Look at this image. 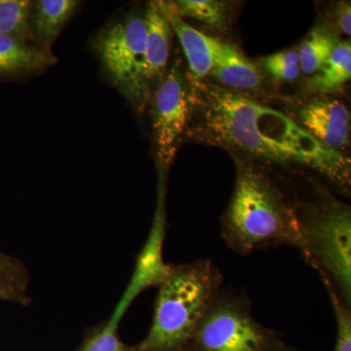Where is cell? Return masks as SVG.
Instances as JSON below:
<instances>
[{"instance_id":"1","label":"cell","mask_w":351,"mask_h":351,"mask_svg":"<svg viewBox=\"0 0 351 351\" xmlns=\"http://www.w3.org/2000/svg\"><path fill=\"white\" fill-rule=\"evenodd\" d=\"M193 85L189 104L199 115L195 131L200 140L267 162L309 168L339 189H350V159L321 144L286 113L219 85Z\"/></svg>"},{"instance_id":"2","label":"cell","mask_w":351,"mask_h":351,"mask_svg":"<svg viewBox=\"0 0 351 351\" xmlns=\"http://www.w3.org/2000/svg\"><path fill=\"white\" fill-rule=\"evenodd\" d=\"M221 235L228 248L242 256L281 245L302 249L294 208L267 177L247 165L237 167Z\"/></svg>"},{"instance_id":"3","label":"cell","mask_w":351,"mask_h":351,"mask_svg":"<svg viewBox=\"0 0 351 351\" xmlns=\"http://www.w3.org/2000/svg\"><path fill=\"white\" fill-rule=\"evenodd\" d=\"M223 277L210 260L172 265L159 285L154 319L137 351H186L205 313L221 291Z\"/></svg>"},{"instance_id":"4","label":"cell","mask_w":351,"mask_h":351,"mask_svg":"<svg viewBox=\"0 0 351 351\" xmlns=\"http://www.w3.org/2000/svg\"><path fill=\"white\" fill-rule=\"evenodd\" d=\"M302 257L331 286L346 306L351 304V211L327 191L295 204Z\"/></svg>"},{"instance_id":"5","label":"cell","mask_w":351,"mask_h":351,"mask_svg":"<svg viewBox=\"0 0 351 351\" xmlns=\"http://www.w3.org/2000/svg\"><path fill=\"white\" fill-rule=\"evenodd\" d=\"M186 351H293L280 335L252 314L246 295L221 291L205 313Z\"/></svg>"},{"instance_id":"6","label":"cell","mask_w":351,"mask_h":351,"mask_svg":"<svg viewBox=\"0 0 351 351\" xmlns=\"http://www.w3.org/2000/svg\"><path fill=\"white\" fill-rule=\"evenodd\" d=\"M144 17L128 16L99 36L97 50L108 76L120 93L142 112L151 95L145 76Z\"/></svg>"},{"instance_id":"7","label":"cell","mask_w":351,"mask_h":351,"mask_svg":"<svg viewBox=\"0 0 351 351\" xmlns=\"http://www.w3.org/2000/svg\"><path fill=\"white\" fill-rule=\"evenodd\" d=\"M191 115L189 95L180 64L174 62L166 71L152 101V126L158 168L167 169Z\"/></svg>"},{"instance_id":"8","label":"cell","mask_w":351,"mask_h":351,"mask_svg":"<svg viewBox=\"0 0 351 351\" xmlns=\"http://www.w3.org/2000/svg\"><path fill=\"white\" fill-rule=\"evenodd\" d=\"M166 182L167 170L159 168L156 208L151 233L138 256L131 282L110 320L117 324H119L120 318L125 313L129 304L142 291L152 286L161 285L169 276L172 265H166L162 257L166 232Z\"/></svg>"},{"instance_id":"9","label":"cell","mask_w":351,"mask_h":351,"mask_svg":"<svg viewBox=\"0 0 351 351\" xmlns=\"http://www.w3.org/2000/svg\"><path fill=\"white\" fill-rule=\"evenodd\" d=\"M300 125L332 151L339 152L350 145V113L338 100L309 101L300 112Z\"/></svg>"},{"instance_id":"10","label":"cell","mask_w":351,"mask_h":351,"mask_svg":"<svg viewBox=\"0 0 351 351\" xmlns=\"http://www.w3.org/2000/svg\"><path fill=\"white\" fill-rule=\"evenodd\" d=\"M156 3L179 38L188 60L193 84L202 82L213 68L219 39L208 36L189 25L178 13L175 2L156 1Z\"/></svg>"},{"instance_id":"11","label":"cell","mask_w":351,"mask_h":351,"mask_svg":"<svg viewBox=\"0 0 351 351\" xmlns=\"http://www.w3.org/2000/svg\"><path fill=\"white\" fill-rule=\"evenodd\" d=\"M145 76L149 85L162 80L167 71L173 31L156 1L147 3L145 16Z\"/></svg>"},{"instance_id":"12","label":"cell","mask_w":351,"mask_h":351,"mask_svg":"<svg viewBox=\"0 0 351 351\" xmlns=\"http://www.w3.org/2000/svg\"><path fill=\"white\" fill-rule=\"evenodd\" d=\"M209 75L221 84L237 91H252L260 88L263 83L262 73L257 66L237 46L219 39Z\"/></svg>"},{"instance_id":"13","label":"cell","mask_w":351,"mask_h":351,"mask_svg":"<svg viewBox=\"0 0 351 351\" xmlns=\"http://www.w3.org/2000/svg\"><path fill=\"white\" fill-rule=\"evenodd\" d=\"M56 62L50 50L38 44L0 34V75L39 73Z\"/></svg>"},{"instance_id":"14","label":"cell","mask_w":351,"mask_h":351,"mask_svg":"<svg viewBox=\"0 0 351 351\" xmlns=\"http://www.w3.org/2000/svg\"><path fill=\"white\" fill-rule=\"evenodd\" d=\"M80 1L38 0L32 6L29 18L32 41L50 50L60 32L75 14Z\"/></svg>"},{"instance_id":"15","label":"cell","mask_w":351,"mask_h":351,"mask_svg":"<svg viewBox=\"0 0 351 351\" xmlns=\"http://www.w3.org/2000/svg\"><path fill=\"white\" fill-rule=\"evenodd\" d=\"M351 77V45L350 41L339 43L331 56L311 78L315 91L331 94L339 91Z\"/></svg>"},{"instance_id":"16","label":"cell","mask_w":351,"mask_h":351,"mask_svg":"<svg viewBox=\"0 0 351 351\" xmlns=\"http://www.w3.org/2000/svg\"><path fill=\"white\" fill-rule=\"evenodd\" d=\"M339 43L338 36L326 27H318L308 34L300 48V66L306 75L317 73Z\"/></svg>"},{"instance_id":"17","label":"cell","mask_w":351,"mask_h":351,"mask_svg":"<svg viewBox=\"0 0 351 351\" xmlns=\"http://www.w3.org/2000/svg\"><path fill=\"white\" fill-rule=\"evenodd\" d=\"M34 2L29 0H0V34L29 40V18Z\"/></svg>"},{"instance_id":"18","label":"cell","mask_w":351,"mask_h":351,"mask_svg":"<svg viewBox=\"0 0 351 351\" xmlns=\"http://www.w3.org/2000/svg\"><path fill=\"white\" fill-rule=\"evenodd\" d=\"M175 4L182 19L184 17L193 18L217 31H225L228 25V8L223 2L217 0H179Z\"/></svg>"},{"instance_id":"19","label":"cell","mask_w":351,"mask_h":351,"mask_svg":"<svg viewBox=\"0 0 351 351\" xmlns=\"http://www.w3.org/2000/svg\"><path fill=\"white\" fill-rule=\"evenodd\" d=\"M262 68L274 80L293 82L302 73L299 51H282L263 58Z\"/></svg>"},{"instance_id":"20","label":"cell","mask_w":351,"mask_h":351,"mask_svg":"<svg viewBox=\"0 0 351 351\" xmlns=\"http://www.w3.org/2000/svg\"><path fill=\"white\" fill-rule=\"evenodd\" d=\"M327 289L337 320V339L334 351H351V313L350 307L341 301V298L324 283Z\"/></svg>"},{"instance_id":"21","label":"cell","mask_w":351,"mask_h":351,"mask_svg":"<svg viewBox=\"0 0 351 351\" xmlns=\"http://www.w3.org/2000/svg\"><path fill=\"white\" fill-rule=\"evenodd\" d=\"M117 325L110 321L101 331L88 339L80 351H137L120 341Z\"/></svg>"},{"instance_id":"22","label":"cell","mask_w":351,"mask_h":351,"mask_svg":"<svg viewBox=\"0 0 351 351\" xmlns=\"http://www.w3.org/2000/svg\"><path fill=\"white\" fill-rule=\"evenodd\" d=\"M335 19L337 21L339 29L346 36L351 34V9L350 2H341L335 9Z\"/></svg>"},{"instance_id":"23","label":"cell","mask_w":351,"mask_h":351,"mask_svg":"<svg viewBox=\"0 0 351 351\" xmlns=\"http://www.w3.org/2000/svg\"><path fill=\"white\" fill-rule=\"evenodd\" d=\"M14 295L15 294H14L10 289L6 288L5 286L0 283V298L1 299H11Z\"/></svg>"}]
</instances>
